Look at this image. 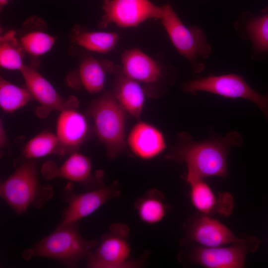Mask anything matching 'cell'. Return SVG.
I'll use <instances>...</instances> for the list:
<instances>
[{
    "mask_svg": "<svg viewBox=\"0 0 268 268\" xmlns=\"http://www.w3.org/2000/svg\"><path fill=\"white\" fill-rule=\"evenodd\" d=\"M114 69L113 63L107 60L88 58L81 63L79 77L82 84L89 92L96 93L104 87L107 73Z\"/></svg>",
    "mask_w": 268,
    "mask_h": 268,
    "instance_id": "cell-19",
    "label": "cell"
},
{
    "mask_svg": "<svg viewBox=\"0 0 268 268\" xmlns=\"http://www.w3.org/2000/svg\"><path fill=\"white\" fill-rule=\"evenodd\" d=\"M72 39L74 43L88 50L105 53L115 48L120 37L115 32L78 31L73 34Z\"/></svg>",
    "mask_w": 268,
    "mask_h": 268,
    "instance_id": "cell-21",
    "label": "cell"
},
{
    "mask_svg": "<svg viewBox=\"0 0 268 268\" xmlns=\"http://www.w3.org/2000/svg\"><path fill=\"white\" fill-rule=\"evenodd\" d=\"M128 143L135 155L145 160L156 157L166 147L164 137L161 132L143 122L138 123L131 130Z\"/></svg>",
    "mask_w": 268,
    "mask_h": 268,
    "instance_id": "cell-16",
    "label": "cell"
},
{
    "mask_svg": "<svg viewBox=\"0 0 268 268\" xmlns=\"http://www.w3.org/2000/svg\"><path fill=\"white\" fill-rule=\"evenodd\" d=\"M134 207L139 219L144 223L154 224L165 217L167 206L163 194L153 189L136 200Z\"/></svg>",
    "mask_w": 268,
    "mask_h": 268,
    "instance_id": "cell-20",
    "label": "cell"
},
{
    "mask_svg": "<svg viewBox=\"0 0 268 268\" xmlns=\"http://www.w3.org/2000/svg\"><path fill=\"white\" fill-rule=\"evenodd\" d=\"M99 243V241L82 238L78 223L59 224L49 235L24 250L21 256L26 261L33 257H42L55 260L67 267L75 268L80 260L88 257Z\"/></svg>",
    "mask_w": 268,
    "mask_h": 268,
    "instance_id": "cell-2",
    "label": "cell"
},
{
    "mask_svg": "<svg viewBox=\"0 0 268 268\" xmlns=\"http://www.w3.org/2000/svg\"><path fill=\"white\" fill-rule=\"evenodd\" d=\"M55 42V38L41 31H33L23 35L20 44L23 50L33 56H39L48 52Z\"/></svg>",
    "mask_w": 268,
    "mask_h": 268,
    "instance_id": "cell-26",
    "label": "cell"
},
{
    "mask_svg": "<svg viewBox=\"0 0 268 268\" xmlns=\"http://www.w3.org/2000/svg\"><path fill=\"white\" fill-rule=\"evenodd\" d=\"M23 49L11 30L0 36V65L9 70L20 71L25 65L23 62Z\"/></svg>",
    "mask_w": 268,
    "mask_h": 268,
    "instance_id": "cell-22",
    "label": "cell"
},
{
    "mask_svg": "<svg viewBox=\"0 0 268 268\" xmlns=\"http://www.w3.org/2000/svg\"><path fill=\"white\" fill-rule=\"evenodd\" d=\"M130 227L126 224L115 223L109 232L103 235L96 248L87 258L89 268H133L141 266V261L130 258Z\"/></svg>",
    "mask_w": 268,
    "mask_h": 268,
    "instance_id": "cell-6",
    "label": "cell"
},
{
    "mask_svg": "<svg viewBox=\"0 0 268 268\" xmlns=\"http://www.w3.org/2000/svg\"><path fill=\"white\" fill-rule=\"evenodd\" d=\"M89 111L98 138L105 146L108 157L116 158L126 148V111L111 93L95 100Z\"/></svg>",
    "mask_w": 268,
    "mask_h": 268,
    "instance_id": "cell-4",
    "label": "cell"
},
{
    "mask_svg": "<svg viewBox=\"0 0 268 268\" xmlns=\"http://www.w3.org/2000/svg\"><path fill=\"white\" fill-rule=\"evenodd\" d=\"M188 184L191 203L201 214L210 216L217 213L225 216L230 215L234 203L230 193L215 194L204 179L193 181Z\"/></svg>",
    "mask_w": 268,
    "mask_h": 268,
    "instance_id": "cell-15",
    "label": "cell"
},
{
    "mask_svg": "<svg viewBox=\"0 0 268 268\" xmlns=\"http://www.w3.org/2000/svg\"><path fill=\"white\" fill-rule=\"evenodd\" d=\"M20 71L27 88L40 104L36 110L39 117L44 118L55 110L76 108L78 102L75 97L71 96L67 99L62 98L37 69L25 65Z\"/></svg>",
    "mask_w": 268,
    "mask_h": 268,
    "instance_id": "cell-11",
    "label": "cell"
},
{
    "mask_svg": "<svg viewBox=\"0 0 268 268\" xmlns=\"http://www.w3.org/2000/svg\"><path fill=\"white\" fill-rule=\"evenodd\" d=\"M88 131L85 117L76 109L61 111L56 126V134L59 142L57 154H70L76 152L85 139Z\"/></svg>",
    "mask_w": 268,
    "mask_h": 268,
    "instance_id": "cell-13",
    "label": "cell"
},
{
    "mask_svg": "<svg viewBox=\"0 0 268 268\" xmlns=\"http://www.w3.org/2000/svg\"><path fill=\"white\" fill-rule=\"evenodd\" d=\"M6 136L5 130L3 128V126L2 122H0V148H3L6 143Z\"/></svg>",
    "mask_w": 268,
    "mask_h": 268,
    "instance_id": "cell-27",
    "label": "cell"
},
{
    "mask_svg": "<svg viewBox=\"0 0 268 268\" xmlns=\"http://www.w3.org/2000/svg\"><path fill=\"white\" fill-rule=\"evenodd\" d=\"M179 142L167 158L185 163L187 173L185 180L191 181L217 176H228L227 157L231 147L240 146L242 135L236 131L224 136H213L201 141H193L187 134L179 137Z\"/></svg>",
    "mask_w": 268,
    "mask_h": 268,
    "instance_id": "cell-1",
    "label": "cell"
},
{
    "mask_svg": "<svg viewBox=\"0 0 268 268\" xmlns=\"http://www.w3.org/2000/svg\"><path fill=\"white\" fill-rule=\"evenodd\" d=\"M41 172L47 180L59 178L78 183L89 190L104 186L101 180L92 173V163L87 156L74 152L60 166L53 161L46 162Z\"/></svg>",
    "mask_w": 268,
    "mask_h": 268,
    "instance_id": "cell-12",
    "label": "cell"
},
{
    "mask_svg": "<svg viewBox=\"0 0 268 268\" xmlns=\"http://www.w3.org/2000/svg\"><path fill=\"white\" fill-rule=\"evenodd\" d=\"M121 61L122 72L137 81L153 83L160 77L161 70L158 63L138 49L125 51Z\"/></svg>",
    "mask_w": 268,
    "mask_h": 268,
    "instance_id": "cell-17",
    "label": "cell"
},
{
    "mask_svg": "<svg viewBox=\"0 0 268 268\" xmlns=\"http://www.w3.org/2000/svg\"><path fill=\"white\" fill-rule=\"evenodd\" d=\"M33 99L27 88L16 86L0 77V106L3 111L13 112Z\"/></svg>",
    "mask_w": 268,
    "mask_h": 268,
    "instance_id": "cell-23",
    "label": "cell"
},
{
    "mask_svg": "<svg viewBox=\"0 0 268 268\" xmlns=\"http://www.w3.org/2000/svg\"><path fill=\"white\" fill-rule=\"evenodd\" d=\"M104 15L99 27L114 23L121 27H135L149 19H159L162 7L149 0H104Z\"/></svg>",
    "mask_w": 268,
    "mask_h": 268,
    "instance_id": "cell-10",
    "label": "cell"
},
{
    "mask_svg": "<svg viewBox=\"0 0 268 268\" xmlns=\"http://www.w3.org/2000/svg\"><path fill=\"white\" fill-rule=\"evenodd\" d=\"M59 142L56 134L44 131L30 139L24 147L22 155L27 160L58 154Z\"/></svg>",
    "mask_w": 268,
    "mask_h": 268,
    "instance_id": "cell-24",
    "label": "cell"
},
{
    "mask_svg": "<svg viewBox=\"0 0 268 268\" xmlns=\"http://www.w3.org/2000/svg\"><path fill=\"white\" fill-rule=\"evenodd\" d=\"M117 182L103 186L83 194H76L71 183L67 184L62 190L61 199L67 204L62 213L60 225L78 223L98 209L106 202L121 195Z\"/></svg>",
    "mask_w": 268,
    "mask_h": 268,
    "instance_id": "cell-8",
    "label": "cell"
},
{
    "mask_svg": "<svg viewBox=\"0 0 268 268\" xmlns=\"http://www.w3.org/2000/svg\"><path fill=\"white\" fill-rule=\"evenodd\" d=\"M260 240L255 236L243 238L229 246L206 247L196 246L190 253L194 264L208 268H242L246 256L258 249Z\"/></svg>",
    "mask_w": 268,
    "mask_h": 268,
    "instance_id": "cell-9",
    "label": "cell"
},
{
    "mask_svg": "<svg viewBox=\"0 0 268 268\" xmlns=\"http://www.w3.org/2000/svg\"><path fill=\"white\" fill-rule=\"evenodd\" d=\"M187 237L198 245L214 247L225 246L240 241L225 225L209 215L201 214L190 224Z\"/></svg>",
    "mask_w": 268,
    "mask_h": 268,
    "instance_id": "cell-14",
    "label": "cell"
},
{
    "mask_svg": "<svg viewBox=\"0 0 268 268\" xmlns=\"http://www.w3.org/2000/svg\"><path fill=\"white\" fill-rule=\"evenodd\" d=\"M117 69L118 75L114 95L124 110L135 119L140 117L144 104V93L138 81Z\"/></svg>",
    "mask_w": 268,
    "mask_h": 268,
    "instance_id": "cell-18",
    "label": "cell"
},
{
    "mask_svg": "<svg viewBox=\"0 0 268 268\" xmlns=\"http://www.w3.org/2000/svg\"><path fill=\"white\" fill-rule=\"evenodd\" d=\"M187 92L205 91L229 98H242L255 103L268 120V94L262 95L236 74L209 76L193 80L183 86Z\"/></svg>",
    "mask_w": 268,
    "mask_h": 268,
    "instance_id": "cell-7",
    "label": "cell"
},
{
    "mask_svg": "<svg viewBox=\"0 0 268 268\" xmlns=\"http://www.w3.org/2000/svg\"><path fill=\"white\" fill-rule=\"evenodd\" d=\"M246 33L255 51L268 52V13L251 19L246 23Z\"/></svg>",
    "mask_w": 268,
    "mask_h": 268,
    "instance_id": "cell-25",
    "label": "cell"
},
{
    "mask_svg": "<svg viewBox=\"0 0 268 268\" xmlns=\"http://www.w3.org/2000/svg\"><path fill=\"white\" fill-rule=\"evenodd\" d=\"M160 20L178 52L188 59L195 72L204 68L199 59H205L211 53L203 30L198 26L187 27L169 3L163 6Z\"/></svg>",
    "mask_w": 268,
    "mask_h": 268,
    "instance_id": "cell-5",
    "label": "cell"
},
{
    "mask_svg": "<svg viewBox=\"0 0 268 268\" xmlns=\"http://www.w3.org/2000/svg\"><path fill=\"white\" fill-rule=\"evenodd\" d=\"M53 195L50 185L41 184L37 165L33 159L17 167L0 186L1 198L18 215L26 212L30 206L42 207Z\"/></svg>",
    "mask_w": 268,
    "mask_h": 268,
    "instance_id": "cell-3",
    "label": "cell"
},
{
    "mask_svg": "<svg viewBox=\"0 0 268 268\" xmlns=\"http://www.w3.org/2000/svg\"><path fill=\"white\" fill-rule=\"evenodd\" d=\"M9 0H0V7H3L5 5Z\"/></svg>",
    "mask_w": 268,
    "mask_h": 268,
    "instance_id": "cell-28",
    "label": "cell"
}]
</instances>
